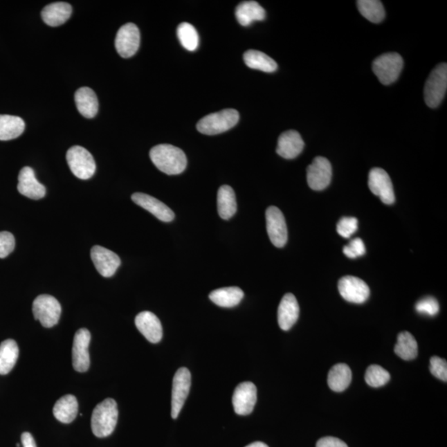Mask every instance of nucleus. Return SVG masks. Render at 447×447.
I'll list each match as a JSON object with an SVG mask.
<instances>
[{"mask_svg":"<svg viewBox=\"0 0 447 447\" xmlns=\"http://www.w3.org/2000/svg\"><path fill=\"white\" fill-rule=\"evenodd\" d=\"M33 313L35 318L39 320L42 326L51 328L58 323L62 313V307L54 297L46 294L40 295L33 302Z\"/></svg>","mask_w":447,"mask_h":447,"instance_id":"obj_7","label":"nucleus"},{"mask_svg":"<svg viewBox=\"0 0 447 447\" xmlns=\"http://www.w3.org/2000/svg\"><path fill=\"white\" fill-rule=\"evenodd\" d=\"M66 161L71 172L79 179H90L95 174L96 170L95 159L85 147H71L67 151Z\"/></svg>","mask_w":447,"mask_h":447,"instance_id":"obj_5","label":"nucleus"},{"mask_svg":"<svg viewBox=\"0 0 447 447\" xmlns=\"http://www.w3.org/2000/svg\"><path fill=\"white\" fill-rule=\"evenodd\" d=\"M218 213L224 220H230L237 212V202L233 188L224 185L217 194Z\"/></svg>","mask_w":447,"mask_h":447,"instance_id":"obj_26","label":"nucleus"},{"mask_svg":"<svg viewBox=\"0 0 447 447\" xmlns=\"http://www.w3.org/2000/svg\"><path fill=\"white\" fill-rule=\"evenodd\" d=\"M131 198L135 204L153 214L158 220L163 222H171L174 220V212L156 198L139 192L133 194Z\"/></svg>","mask_w":447,"mask_h":447,"instance_id":"obj_17","label":"nucleus"},{"mask_svg":"<svg viewBox=\"0 0 447 447\" xmlns=\"http://www.w3.org/2000/svg\"><path fill=\"white\" fill-rule=\"evenodd\" d=\"M365 381L373 387L385 385L390 379V374L381 366L372 365L369 367L365 373Z\"/></svg>","mask_w":447,"mask_h":447,"instance_id":"obj_35","label":"nucleus"},{"mask_svg":"<svg viewBox=\"0 0 447 447\" xmlns=\"http://www.w3.org/2000/svg\"><path fill=\"white\" fill-rule=\"evenodd\" d=\"M235 16L240 25L247 27L255 21L264 20L266 12L258 2L244 1L236 8Z\"/></svg>","mask_w":447,"mask_h":447,"instance_id":"obj_24","label":"nucleus"},{"mask_svg":"<svg viewBox=\"0 0 447 447\" xmlns=\"http://www.w3.org/2000/svg\"><path fill=\"white\" fill-rule=\"evenodd\" d=\"M244 61L251 69L273 73L277 69V64L268 55L257 50H248L244 54Z\"/></svg>","mask_w":447,"mask_h":447,"instance_id":"obj_30","label":"nucleus"},{"mask_svg":"<svg viewBox=\"0 0 447 447\" xmlns=\"http://www.w3.org/2000/svg\"><path fill=\"white\" fill-rule=\"evenodd\" d=\"M304 149V141L300 134L289 130L280 135L277 140V154L286 159H293Z\"/></svg>","mask_w":447,"mask_h":447,"instance_id":"obj_21","label":"nucleus"},{"mask_svg":"<svg viewBox=\"0 0 447 447\" xmlns=\"http://www.w3.org/2000/svg\"><path fill=\"white\" fill-rule=\"evenodd\" d=\"M257 402V389L254 383L244 382L235 387L232 403L236 414L246 416L254 410Z\"/></svg>","mask_w":447,"mask_h":447,"instance_id":"obj_15","label":"nucleus"},{"mask_svg":"<svg viewBox=\"0 0 447 447\" xmlns=\"http://www.w3.org/2000/svg\"><path fill=\"white\" fill-rule=\"evenodd\" d=\"M209 298L215 304L230 309L239 304L244 298V292L237 286H230L214 290L210 293Z\"/></svg>","mask_w":447,"mask_h":447,"instance_id":"obj_27","label":"nucleus"},{"mask_svg":"<svg viewBox=\"0 0 447 447\" xmlns=\"http://www.w3.org/2000/svg\"><path fill=\"white\" fill-rule=\"evenodd\" d=\"M78 402L73 395H65L57 400L53 408V414L56 419L62 423L69 424L77 417Z\"/></svg>","mask_w":447,"mask_h":447,"instance_id":"obj_25","label":"nucleus"},{"mask_svg":"<svg viewBox=\"0 0 447 447\" xmlns=\"http://www.w3.org/2000/svg\"><path fill=\"white\" fill-rule=\"evenodd\" d=\"M316 447H348V446L338 438L326 437L320 438L316 444Z\"/></svg>","mask_w":447,"mask_h":447,"instance_id":"obj_41","label":"nucleus"},{"mask_svg":"<svg viewBox=\"0 0 447 447\" xmlns=\"http://www.w3.org/2000/svg\"><path fill=\"white\" fill-rule=\"evenodd\" d=\"M135 325L141 334L151 343H158L163 338V327L158 316L151 311H143L135 318Z\"/></svg>","mask_w":447,"mask_h":447,"instance_id":"obj_18","label":"nucleus"},{"mask_svg":"<svg viewBox=\"0 0 447 447\" xmlns=\"http://www.w3.org/2000/svg\"><path fill=\"white\" fill-rule=\"evenodd\" d=\"M179 39L183 48L188 51L197 50L199 46V36H198L196 28L189 23H181L179 28L178 31Z\"/></svg>","mask_w":447,"mask_h":447,"instance_id":"obj_34","label":"nucleus"},{"mask_svg":"<svg viewBox=\"0 0 447 447\" xmlns=\"http://www.w3.org/2000/svg\"><path fill=\"white\" fill-rule=\"evenodd\" d=\"M18 190L32 200H40L46 195L44 185L36 179L35 171L29 167H24L19 172Z\"/></svg>","mask_w":447,"mask_h":447,"instance_id":"obj_19","label":"nucleus"},{"mask_svg":"<svg viewBox=\"0 0 447 447\" xmlns=\"http://www.w3.org/2000/svg\"><path fill=\"white\" fill-rule=\"evenodd\" d=\"M91 256L97 271L104 277H112L120 266V257L108 248L95 246L91 248Z\"/></svg>","mask_w":447,"mask_h":447,"instance_id":"obj_16","label":"nucleus"},{"mask_svg":"<svg viewBox=\"0 0 447 447\" xmlns=\"http://www.w3.org/2000/svg\"><path fill=\"white\" fill-rule=\"evenodd\" d=\"M23 447H37L35 438L32 436L31 433L24 432L21 437Z\"/></svg>","mask_w":447,"mask_h":447,"instance_id":"obj_42","label":"nucleus"},{"mask_svg":"<svg viewBox=\"0 0 447 447\" xmlns=\"http://www.w3.org/2000/svg\"><path fill=\"white\" fill-rule=\"evenodd\" d=\"M239 120V113L236 109H226L220 112L210 113L198 122V131L206 135H216L228 131L235 127Z\"/></svg>","mask_w":447,"mask_h":447,"instance_id":"obj_3","label":"nucleus"},{"mask_svg":"<svg viewBox=\"0 0 447 447\" xmlns=\"http://www.w3.org/2000/svg\"><path fill=\"white\" fill-rule=\"evenodd\" d=\"M341 297L349 302L361 304L368 300L370 291L366 282L354 276L341 277L338 282Z\"/></svg>","mask_w":447,"mask_h":447,"instance_id":"obj_13","label":"nucleus"},{"mask_svg":"<svg viewBox=\"0 0 447 447\" xmlns=\"http://www.w3.org/2000/svg\"><path fill=\"white\" fill-rule=\"evenodd\" d=\"M15 247V236L10 232H0V259L6 258L14 251Z\"/></svg>","mask_w":447,"mask_h":447,"instance_id":"obj_38","label":"nucleus"},{"mask_svg":"<svg viewBox=\"0 0 447 447\" xmlns=\"http://www.w3.org/2000/svg\"><path fill=\"white\" fill-rule=\"evenodd\" d=\"M19 354L18 345L14 340H6L0 344V374H8L14 369Z\"/></svg>","mask_w":447,"mask_h":447,"instance_id":"obj_31","label":"nucleus"},{"mask_svg":"<svg viewBox=\"0 0 447 447\" xmlns=\"http://www.w3.org/2000/svg\"><path fill=\"white\" fill-rule=\"evenodd\" d=\"M447 89V65L441 63L430 74L424 88L426 104L430 108H437L441 103Z\"/></svg>","mask_w":447,"mask_h":447,"instance_id":"obj_4","label":"nucleus"},{"mask_svg":"<svg viewBox=\"0 0 447 447\" xmlns=\"http://www.w3.org/2000/svg\"><path fill=\"white\" fill-rule=\"evenodd\" d=\"M152 162L158 170L167 175H178L183 172L188 165L184 152L171 145H159L150 150Z\"/></svg>","mask_w":447,"mask_h":447,"instance_id":"obj_1","label":"nucleus"},{"mask_svg":"<svg viewBox=\"0 0 447 447\" xmlns=\"http://www.w3.org/2000/svg\"><path fill=\"white\" fill-rule=\"evenodd\" d=\"M118 407L116 400L107 399L95 408L91 417V429L99 438L111 435L117 425Z\"/></svg>","mask_w":447,"mask_h":447,"instance_id":"obj_2","label":"nucleus"},{"mask_svg":"<svg viewBox=\"0 0 447 447\" xmlns=\"http://www.w3.org/2000/svg\"><path fill=\"white\" fill-rule=\"evenodd\" d=\"M365 244L360 238L352 239L348 246H345L343 248L345 255L349 259H356L358 257L363 256L365 254Z\"/></svg>","mask_w":447,"mask_h":447,"instance_id":"obj_40","label":"nucleus"},{"mask_svg":"<svg viewBox=\"0 0 447 447\" xmlns=\"http://www.w3.org/2000/svg\"><path fill=\"white\" fill-rule=\"evenodd\" d=\"M430 371L436 378L444 382L447 381V363L444 358L432 357L430 360Z\"/></svg>","mask_w":447,"mask_h":447,"instance_id":"obj_39","label":"nucleus"},{"mask_svg":"<svg viewBox=\"0 0 447 447\" xmlns=\"http://www.w3.org/2000/svg\"><path fill=\"white\" fill-rule=\"evenodd\" d=\"M246 447H268V446L266 444H264V442L256 441V442H253V444L248 445Z\"/></svg>","mask_w":447,"mask_h":447,"instance_id":"obj_43","label":"nucleus"},{"mask_svg":"<svg viewBox=\"0 0 447 447\" xmlns=\"http://www.w3.org/2000/svg\"><path fill=\"white\" fill-rule=\"evenodd\" d=\"M416 310L420 314L434 316L439 313V304L437 299L427 297L417 302Z\"/></svg>","mask_w":447,"mask_h":447,"instance_id":"obj_37","label":"nucleus"},{"mask_svg":"<svg viewBox=\"0 0 447 447\" xmlns=\"http://www.w3.org/2000/svg\"><path fill=\"white\" fill-rule=\"evenodd\" d=\"M91 336L86 328L75 332L73 347V364L77 372H86L90 368L89 347Z\"/></svg>","mask_w":447,"mask_h":447,"instance_id":"obj_12","label":"nucleus"},{"mask_svg":"<svg viewBox=\"0 0 447 447\" xmlns=\"http://www.w3.org/2000/svg\"><path fill=\"white\" fill-rule=\"evenodd\" d=\"M403 61L396 53L383 54L373 62V71L383 85H390L397 81L403 70Z\"/></svg>","mask_w":447,"mask_h":447,"instance_id":"obj_6","label":"nucleus"},{"mask_svg":"<svg viewBox=\"0 0 447 447\" xmlns=\"http://www.w3.org/2000/svg\"><path fill=\"white\" fill-rule=\"evenodd\" d=\"M357 7L361 14L374 24L381 23L385 18V8L378 0H358Z\"/></svg>","mask_w":447,"mask_h":447,"instance_id":"obj_33","label":"nucleus"},{"mask_svg":"<svg viewBox=\"0 0 447 447\" xmlns=\"http://www.w3.org/2000/svg\"><path fill=\"white\" fill-rule=\"evenodd\" d=\"M358 229V220L355 217H343L337 224L336 230L344 238H349Z\"/></svg>","mask_w":447,"mask_h":447,"instance_id":"obj_36","label":"nucleus"},{"mask_svg":"<svg viewBox=\"0 0 447 447\" xmlns=\"http://www.w3.org/2000/svg\"><path fill=\"white\" fill-rule=\"evenodd\" d=\"M115 44L120 57H133L140 45V32L136 25L132 23L123 25L117 33Z\"/></svg>","mask_w":447,"mask_h":447,"instance_id":"obj_9","label":"nucleus"},{"mask_svg":"<svg viewBox=\"0 0 447 447\" xmlns=\"http://www.w3.org/2000/svg\"><path fill=\"white\" fill-rule=\"evenodd\" d=\"M265 215L270 241L277 248L284 247L288 242V228L284 214L276 206H270Z\"/></svg>","mask_w":447,"mask_h":447,"instance_id":"obj_10","label":"nucleus"},{"mask_svg":"<svg viewBox=\"0 0 447 447\" xmlns=\"http://www.w3.org/2000/svg\"><path fill=\"white\" fill-rule=\"evenodd\" d=\"M71 12L73 7L70 3L57 2L46 6L42 10L41 15L44 22L48 26L58 27L70 19Z\"/></svg>","mask_w":447,"mask_h":447,"instance_id":"obj_22","label":"nucleus"},{"mask_svg":"<svg viewBox=\"0 0 447 447\" xmlns=\"http://www.w3.org/2000/svg\"><path fill=\"white\" fill-rule=\"evenodd\" d=\"M75 101L80 113L87 119L94 118L98 113V99L91 88H80L75 92Z\"/></svg>","mask_w":447,"mask_h":447,"instance_id":"obj_23","label":"nucleus"},{"mask_svg":"<svg viewBox=\"0 0 447 447\" xmlns=\"http://www.w3.org/2000/svg\"><path fill=\"white\" fill-rule=\"evenodd\" d=\"M369 188L371 192L381 198L383 203H394L395 195L393 183L389 174L382 168L374 167L369 174Z\"/></svg>","mask_w":447,"mask_h":447,"instance_id":"obj_11","label":"nucleus"},{"mask_svg":"<svg viewBox=\"0 0 447 447\" xmlns=\"http://www.w3.org/2000/svg\"><path fill=\"white\" fill-rule=\"evenodd\" d=\"M299 313H300V309L294 295L292 293L284 295L277 309V322L282 330H290L297 322Z\"/></svg>","mask_w":447,"mask_h":447,"instance_id":"obj_20","label":"nucleus"},{"mask_svg":"<svg viewBox=\"0 0 447 447\" xmlns=\"http://www.w3.org/2000/svg\"><path fill=\"white\" fill-rule=\"evenodd\" d=\"M307 183L314 191H322L331 183L332 168L331 163L323 157H316L307 170Z\"/></svg>","mask_w":447,"mask_h":447,"instance_id":"obj_14","label":"nucleus"},{"mask_svg":"<svg viewBox=\"0 0 447 447\" xmlns=\"http://www.w3.org/2000/svg\"><path fill=\"white\" fill-rule=\"evenodd\" d=\"M352 372L347 365L337 364L332 367L328 374V385L335 392H343L351 385Z\"/></svg>","mask_w":447,"mask_h":447,"instance_id":"obj_28","label":"nucleus"},{"mask_svg":"<svg viewBox=\"0 0 447 447\" xmlns=\"http://www.w3.org/2000/svg\"><path fill=\"white\" fill-rule=\"evenodd\" d=\"M25 123L19 116L0 115V140L19 138L24 132Z\"/></svg>","mask_w":447,"mask_h":447,"instance_id":"obj_29","label":"nucleus"},{"mask_svg":"<svg viewBox=\"0 0 447 447\" xmlns=\"http://www.w3.org/2000/svg\"><path fill=\"white\" fill-rule=\"evenodd\" d=\"M192 385V375L187 368H180L176 371L172 390V419H178L181 408L187 400Z\"/></svg>","mask_w":447,"mask_h":447,"instance_id":"obj_8","label":"nucleus"},{"mask_svg":"<svg viewBox=\"0 0 447 447\" xmlns=\"http://www.w3.org/2000/svg\"><path fill=\"white\" fill-rule=\"evenodd\" d=\"M394 352L404 361H412L415 358L419 353V345L414 336L408 331L400 333L398 343L394 347Z\"/></svg>","mask_w":447,"mask_h":447,"instance_id":"obj_32","label":"nucleus"}]
</instances>
